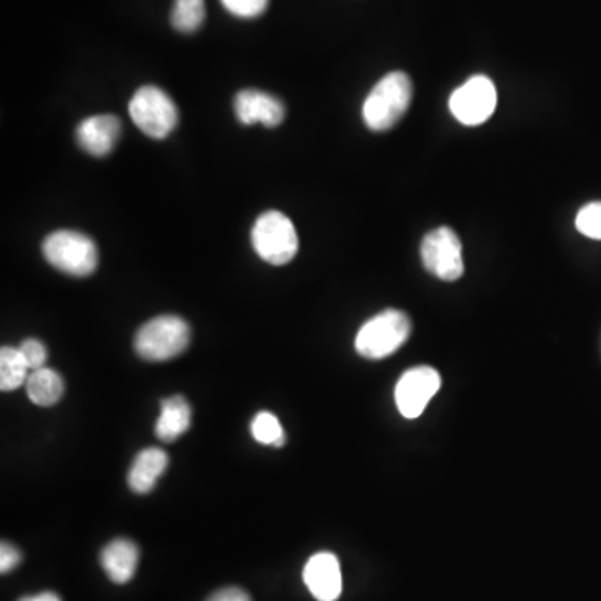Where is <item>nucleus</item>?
<instances>
[{
	"mask_svg": "<svg viewBox=\"0 0 601 601\" xmlns=\"http://www.w3.org/2000/svg\"><path fill=\"white\" fill-rule=\"evenodd\" d=\"M411 319L398 309H386L368 319L359 329L354 346L363 358H388L408 341Z\"/></svg>",
	"mask_w": 601,
	"mask_h": 601,
	"instance_id": "obj_3",
	"label": "nucleus"
},
{
	"mask_svg": "<svg viewBox=\"0 0 601 601\" xmlns=\"http://www.w3.org/2000/svg\"><path fill=\"white\" fill-rule=\"evenodd\" d=\"M269 0H221L224 9L241 19H254L264 14Z\"/></svg>",
	"mask_w": 601,
	"mask_h": 601,
	"instance_id": "obj_21",
	"label": "nucleus"
},
{
	"mask_svg": "<svg viewBox=\"0 0 601 601\" xmlns=\"http://www.w3.org/2000/svg\"><path fill=\"white\" fill-rule=\"evenodd\" d=\"M208 601H251V596L238 586H229L213 593Z\"/></svg>",
	"mask_w": 601,
	"mask_h": 601,
	"instance_id": "obj_24",
	"label": "nucleus"
},
{
	"mask_svg": "<svg viewBox=\"0 0 601 601\" xmlns=\"http://www.w3.org/2000/svg\"><path fill=\"white\" fill-rule=\"evenodd\" d=\"M576 229L590 239H601V203L586 204L576 216Z\"/></svg>",
	"mask_w": 601,
	"mask_h": 601,
	"instance_id": "obj_20",
	"label": "nucleus"
},
{
	"mask_svg": "<svg viewBox=\"0 0 601 601\" xmlns=\"http://www.w3.org/2000/svg\"><path fill=\"white\" fill-rule=\"evenodd\" d=\"M169 456L159 448H147L136 456L131 471L127 475V483L131 490L139 495H146L156 486L159 476L166 471Z\"/></svg>",
	"mask_w": 601,
	"mask_h": 601,
	"instance_id": "obj_14",
	"label": "nucleus"
},
{
	"mask_svg": "<svg viewBox=\"0 0 601 601\" xmlns=\"http://www.w3.org/2000/svg\"><path fill=\"white\" fill-rule=\"evenodd\" d=\"M251 433H253L254 440L261 443V445L279 448L286 441L283 426L279 423L278 418L273 413H268V411H261L256 415L253 423H251Z\"/></svg>",
	"mask_w": 601,
	"mask_h": 601,
	"instance_id": "obj_19",
	"label": "nucleus"
},
{
	"mask_svg": "<svg viewBox=\"0 0 601 601\" xmlns=\"http://www.w3.org/2000/svg\"><path fill=\"white\" fill-rule=\"evenodd\" d=\"M42 253L51 266L76 278H86L99 264L96 243L86 234L71 229L49 234L42 243Z\"/></svg>",
	"mask_w": 601,
	"mask_h": 601,
	"instance_id": "obj_2",
	"label": "nucleus"
},
{
	"mask_svg": "<svg viewBox=\"0 0 601 601\" xmlns=\"http://www.w3.org/2000/svg\"><path fill=\"white\" fill-rule=\"evenodd\" d=\"M440 388V373L436 369L420 366L406 371L394 388V399L399 413L408 420H415L423 415L426 406Z\"/></svg>",
	"mask_w": 601,
	"mask_h": 601,
	"instance_id": "obj_9",
	"label": "nucleus"
},
{
	"mask_svg": "<svg viewBox=\"0 0 601 601\" xmlns=\"http://www.w3.org/2000/svg\"><path fill=\"white\" fill-rule=\"evenodd\" d=\"M421 261L428 273L441 281H456L465 273L463 246L450 228L433 229L421 241Z\"/></svg>",
	"mask_w": 601,
	"mask_h": 601,
	"instance_id": "obj_7",
	"label": "nucleus"
},
{
	"mask_svg": "<svg viewBox=\"0 0 601 601\" xmlns=\"http://www.w3.org/2000/svg\"><path fill=\"white\" fill-rule=\"evenodd\" d=\"M121 136V121L111 114L87 117L77 126L79 146L94 157H106L114 151Z\"/></svg>",
	"mask_w": 601,
	"mask_h": 601,
	"instance_id": "obj_12",
	"label": "nucleus"
},
{
	"mask_svg": "<svg viewBox=\"0 0 601 601\" xmlns=\"http://www.w3.org/2000/svg\"><path fill=\"white\" fill-rule=\"evenodd\" d=\"M26 389L34 405H56L64 394V379L54 369L44 366V368L31 371L27 378Z\"/></svg>",
	"mask_w": 601,
	"mask_h": 601,
	"instance_id": "obj_16",
	"label": "nucleus"
},
{
	"mask_svg": "<svg viewBox=\"0 0 601 601\" xmlns=\"http://www.w3.org/2000/svg\"><path fill=\"white\" fill-rule=\"evenodd\" d=\"M253 248L259 258L273 266L288 264L299 248L293 221L279 211L261 214L251 231Z\"/></svg>",
	"mask_w": 601,
	"mask_h": 601,
	"instance_id": "obj_5",
	"label": "nucleus"
},
{
	"mask_svg": "<svg viewBox=\"0 0 601 601\" xmlns=\"http://www.w3.org/2000/svg\"><path fill=\"white\" fill-rule=\"evenodd\" d=\"M19 351H21L22 358H24L31 371L44 368L47 361V349L39 339H26L19 346Z\"/></svg>",
	"mask_w": 601,
	"mask_h": 601,
	"instance_id": "obj_22",
	"label": "nucleus"
},
{
	"mask_svg": "<svg viewBox=\"0 0 601 601\" xmlns=\"http://www.w3.org/2000/svg\"><path fill=\"white\" fill-rule=\"evenodd\" d=\"M413 84L405 72H389L371 89L363 104L364 124L374 132L396 126L410 109Z\"/></svg>",
	"mask_w": 601,
	"mask_h": 601,
	"instance_id": "obj_1",
	"label": "nucleus"
},
{
	"mask_svg": "<svg viewBox=\"0 0 601 601\" xmlns=\"http://www.w3.org/2000/svg\"><path fill=\"white\" fill-rule=\"evenodd\" d=\"M29 366L22 358L19 348L4 346L0 349V389L2 391H14L27 383L29 378Z\"/></svg>",
	"mask_w": 601,
	"mask_h": 601,
	"instance_id": "obj_17",
	"label": "nucleus"
},
{
	"mask_svg": "<svg viewBox=\"0 0 601 601\" xmlns=\"http://www.w3.org/2000/svg\"><path fill=\"white\" fill-rule=\"evenodd\" d=\"M22 553L17 550L16 546L11 543H2L0 546V571L2 573H9L14 570L17 566L21 565Z\"/></svg>",
	"mask_w": 601,
	"mask_h": 601,
	"instance_id": "obj_23",
	"label": "nucleus"
},
{
	"mask_svg": "<svg viewBox=\"0 0 601 601\" xmlns=\"http://www.w3.org/2000/svg\"><path fill=\"white\" fill-rule=\"evenodd\" d=\"M496 87L490 77L473 76L450 97V111L465 126H480L496 109Z\"/></svg>",
	"mask_w": 601,
	"mask_h": 601,
	"instance_id": "obj_8",
	"label": "nucleus"
},
{
	"mask_svg": "<svg viewBox=\"0 0 601 601\" xmlns=\"http://www.w3.org/2000/svg\"><path fill=\"white\" fill-rule=\"evenodd\" d=\"M234 111L244 126L263 124L266 127H276L286 117V109L278 97L254 89L239 92L234 99Z\"/></svg>",
	"mask_w": 601,
	"mask_h": 601,
	"instance_id": "obj_11",
	"label": "nucleus"
},
{
	"mask_svg": "<svg viewBox=\"0 0 601 601\" xmlns=\"http://www.w3.org/2000/svg\"><path fill=\"white\" fill-rule=\"evenodd\" d=\"M139 563V548L126 538H117L102 550L101 565L114 583H127L132 580Z\"/></svg>",
	"mask_w": 601,
	"mask_h": 601,
	"instance_id": "obj_13",
	"label": "nucleus"
},
{
	"mask_svg": "<svg viewBox=\"0 0 601 601\" xmlns=\"http://www.w3.org/2000/svg\"><path fill=\"white\" fill-rule=\"evenodd\" d=\"M206 19L204 0H174L171 12V24L182 34H191L203 26Z\"/></svg>",
	"mask_w": 601,
	"mask_h": 601,
	"instance_id": "obj_18",
	"label": "nucleus"
},
{
	"mask_svg": "<svg viewBox=\"0 0 601 601\" xmlns=\"http://www.w3.org/2000/svg\"><path fill=\"white\" fill-rule=\"evenodd\" d=\"M191 328L179 316H157L147 321L134 339L136 353L146 361H169L186 351Z\"/></svg>",
	"mask_w": 601,
	"mask_h": 601,
	"instance_id": "obj_4",
	"label": "nucleus"
},
{
	"mask_svg": "<svg viewBox=\"0 0 601 601\" xmlns=\"http://www.w3.org/2000/svg\"><path fill=\"white\" fill-rule=\"evenodd\" d=\"M191 406L186 398L172 396L161 403V415L157 418L156 435L164 443H172L184 435L191 426Z\"/></svg>",
	"mask_w": 601,
	"mask_h": 601,
	"instance_id": "obj_15",
	"label": "nucleus"
},
{
	"mask_svg": "<svg viewBox=\"0 0 601 601\" xmlns=\"http://www.w3.org/2000/svg\"><path fill=\"white\" fill-rule=\"evenodd\" d=\"M304 583L318 601H336L343 591L341 566L333 553L311 556L304 566Z\"/></svg>",
	"mask_w": 601,
	"mask_h": 601,
	"instance_id": "obj_10",
	"label": "nucleus"
},
{
	"mask_svg": "<svg viewBox=\"0 0 601 601\" xmlns=\"http://www.w3.org/2000/svg\"><path fill=\"white\" fill-rule=\"evenodd\" d=\"M19 601H62L61 596L56 595L54 591H44V593H39V595L32 596H24Z\"/></svg>",
	"mask_w": 601,
	"mask_h": 601,
	"instance_id": "obj_25",
	"label": "nucleus"
},
{
	"mask_svg": "<svg viewBox=\"0 0 601 601\" xmlns=\"http://www.w3.org/2000/svg\"><path fill=\"white\" fill-rule=\"evenodd\" d=\"M134 124L152 139H164L176 129L179 111L169 94L156 86L137 89L129 102Z\"/></svg>",
	"mask_w": 601,
	"mask_h": 601,
	"instance_id": "obj_6",
	"label": "nucleus"
}]
</instances>
